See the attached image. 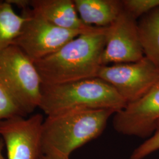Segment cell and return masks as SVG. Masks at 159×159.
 Wrapping results in <instances>:
<instances>
[{
	"mask_svg": "<svg viewBox=\"0 0 159 159\" xmlns=\"http://www.w3.org/2000/svg\"><path fill=\"white\" fill-rule=\"evenodd\" d=\"M107 27L81 34L59 50L34 62L42 84L57 85L98 77Z\"/></svg>",
	"mask_w": 159,
	"mask_h": 159,
	"instance_id": "cell-1",
	"label": "cell"
},
{
	"mask_svg": "<svg viewBox=\"0 0 159 159\" xmlns=\"http://www.w3.org/2000/svg\"><path fill=\"white\" fill-rule=\"evenodd\" d=\"M159 150V125L153 134L136 148L129 159H144Z\"/></svg>",
	"mask_w": 159,
	"mask_h": 159,
	"instance_id": "cell-15",
	"label": "cell"
},
{
	"mask_svg": "<svg viewBox=\"0 0 159 159\" xmlns=\"http://www.w3.org/2000/svg\"><path fill=\"white\" fill-rule=\"evenodd\" d=\"M123 9L136 20L159 7V0H121Z\"/></svg>",
	"mask_w": 159,
	"mask_h": 159,
	"instance_id": "cell-14",
	"label": "cell"
},
{
	"mask_svg": "<svg viewBox=\"0 0 159 159\" xmlns=\"http://www.w3.org/2000/svg\"><path fill=\"white\" fill-rule=\"evenodd\" d=\"M127 103L113 88L95 77L57 85H43L39 108L47 116L72 110H110L115 113Z\"/></svg>",
	"mask_w": 159,
	"mask_h": 159,
	"instance_id": "cell-3",
	"label": "cell"
},
{
	"mask_svg": "<svg viewBox=\"0 0 159 159\" xmlns=\"http://www.w3.org/2000/svg\"><path fill=\"white\" fill-rule=\"evenodd\" d=\"M138 30L144 56L159 70V7L139 19Z\"/></svg>",
	"mask_w": 159,
	"mask_h": 159,
	"instance_id": "cell-12",
	"label": "cell"
},
{
	"mask_svg": "<svg viewBox=\"0 0 159 159\" xmlns=\"http://www.w3.org/2000/svg\"><path fill=\"white\" fill-rule=\"evenodd\" d=\"M102 56L103 66L133 63L143 58L138 21L124 9L106 32Z\"/></svg>",
	"mask_w": 159,
	"mask_h": 159,
	"instance_id": "cell-9",
	"label": "cell"
},
{
	"mask_svg": "<svg viewBox=\"0 0 159 159\" xmlns=\"http://www.w3.org/2000/svg\"><path fill=\"white\" fill-rule=\"evenodd\" d=\"M21 11L24 20L12 44L33 62L56 52L80 35L89 33L58 27L34 11L31 6Z\"/></svg>",
	"mask_w": 159,
	"mask_h": 159,
	"instance_id": "cell-5",
	"label": "cell"
},
{
	"mask_svg": "<svg viewBox=\"0 0 159 159\" xmlns=\"http://www.w3.org/2000/svg\"><path fill=\"white\" fill-rule=\"evenodd\" d=\"M0 85L25 116L39 108L40 74L34 62L15 45L0 51Z\"/></svg>",
	"mask_w": 159,
	"mask_h": 159,
	"instance_id": "cell-4",
	"label": "cell"
},
{
	"mask_svg": "<svg viewBox=\"0 0 159 159\" xmlns=\"http://www.w3.org/2000/svg\"><path fill=\"white\" fill-rule=\"evenodd\" d=\"M97 77L111 85L129 104L149 90L159 78V70L144 57L136 62L103 66Z\"/></svg>",
	"mask_w": 159,
	"mask_h": 159,
	"instance_id": "cell-6",
	"label": "cell"
},
{
	"mask_svg": "<svg viewBox=\"0 0 159 159\" xmlns=\"http://www.w3.org/2000/svg\"><path fill=\"white\" fill-rule=\"evenodd\" d=\"M43 116L25 118L15 116L0 122V136L4 143L7 159H39L43 155L41 134Z\"/></svg>",
	"mask_w": 159,
	"mask_h": 159,
	"instance_id": "cell-7",
	"label": "cell"
},
{
	"mask_svg": "<svg viewBox=\"0 0 159 159\" xmlns=\"http://www.w3.org/2000/svg\"><path fill=\"white\" fill-rule=\"evenodd\" d=\"M15 116L26 117L0 85V122Z\"/></svg>",
	"mask_w": 159,
	"mask_h": 159,
	"instance_id": "cell-16",
	"label": "cell"
},
{
	"mask_svg": "<svg viewBox=\"0 0 159 159\" xmlns=\"http://www.w3.org/2000/svg\"><path fill=\"white\" fill-rule=\"evenodd\" d=\"M74 2L82 21L96 27H108L123 10L120 0H74Z\"/></svg>",
	"mask_w": 159,
	"mask_h": 159,
	"instance_id": "cell-11",
	"label": "cell"
},
{
	"mask_svg": "<svg viewBox=\"0 0 159 159\" xmlns=\"http://www.w3.org/2000/svg\"><path fill=\"white\" fill-rule=\"evenodd\" d=\"M39 159H63V158H59V157H52L50 156H47V155H44L43 154Z\"/></svg>",
	"mask_w": 159,
	"mask_h": 159,
	"instance_id": "cell-19",
	"label": "cell"
},
{
	"mask_svg": "<svg viewBox=\"0 0 159 159\" xmlns=\"http://www.w3.org/2000/svg\"><path fill=\"white\" fill-rule=\"evenodd\" d=\"M113 126L123 135L148 139L159 125V78L140 98L114 113Z\"/></svg>",
	"mask_w": 159,
	"mask_h": 159,
	"instance_id": "cell-8",
	"label": "cell"
},
{
	"mask_svg": "<svg viewBox=\"0 0 159 159\" xmlns=\"http://www.w3.org/2000/svg\"><path fill=\"white\" fill-rule=\"evenodd\" d=\"M4 147H5L4 143L3 142L2 139H1L0 140V159H6L2 154V150Z\"/></svg>",
	"mask_w": 159,
	"mask_h": 159,
	"instance_id": "cell-18",
	"label": "cell"
},
{
	"mask_svg": "<svg viewBox=\"0 0 159 159\" xmlns=\"http://www.w3.org/2000/svg\"><path fill=\"white\" fill-rule=\"evenodd\" d=\"M7 1L12 6L15 5L21 10L30 7V0H7Z\"/></svg>",
	"mask_w": 159,
	"mask_h": 159,
	"instance_id": "cell-17",
	"label": "cell"
},
{
	"mask_svg": "<svg viewBox=\"0 0 159 159\" xmlns=\"http://www.w3.org/2000/svg\"><path fill=\"white\" fill-rule=\"evenodd\" d=\"M30 6L48 21L62 29L84 33H92L100 29L82 21L74 0H30Z\"/></svg>",
	"mask_w": 159,
	"mask_h": 159,
	"instance_id": "cell-10",
	"label": "cell"
},
{
	"mask_svg": "<svg viewBox=\"0 0 159 159\" xmlns=\"http://www.w3.org/2000/svg\"><path fill=\"white\" fill-rule=\"evenodd\" d=\"M114 113L110 110H72L47 116L42 127L43 154L70 159L75 150L102 134Z\"/></svg>",
	"mask_w": 159,
	"mask_h": 159,
	"instance_id": "cell-2",
	"label": "cell"
},
{
	"mask_svg": "<svg viewBox=\"0 0 159 159\" xmlns=\"http://www.w3.org/2000/svg\"><path fill=\"white\" fill-rule=\"evenodd\" d=\"M24 20V17L16 13L7 0H0V51L12 44Z\"/></svg>",
	"mask_w": 159,
	"mask_h": 159,
	"instance_id": "cell-13",
	"label": "cell"
}]
</instances>
